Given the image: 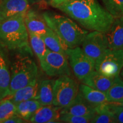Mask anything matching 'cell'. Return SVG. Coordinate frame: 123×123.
<instances>
[{
  "instance_id": "obj_1",
  "label": "cell",
  "mask_w": 123,
  "mask_h": 123,
  "mask_svg": "<svg viewBox=\"0 0 123 123\" xmlns=\"http://www.w3.org/2000/svg\"><path fill=\"white\" fill-rule=\"evenodd\" d=\"M88 30L107 33L115 17L97 0H75L55 7Z\"/></svg>"
},
{
  "instance_id": "obj_2",
  "label": "cell",
  "mask_w": 123,
  "mask_h": 123,
  "mask_svg": "<svg viewBox=\"0 0 123 123\" xmlns=\"http://www.w3.org/2000/svg\"><path fill=\"white\" fill-rule=\"evenodd\" d=\"M10 94L38 79V68L31 47L9 51Z\"/></svg>"
},
{
  "instance_id": "obj_3",
  "label": "cell",
  "mask_w": 123,
  "mask_h": 123,
  "mask_svg": "<svg viewBox=\"0 0 123 123\" xmlns=\"http://www.w3.org/2000/svg\"><path fill=\"white\" fill-rule=\"evenodd\" d=\"M42 16L48 27L58 35L67 49L80 46L88 33L67 17L51 12H44Z\"/></svg>"
},
{
  "instance_id": "obj_4",
  "label": "cell",
  "mask_w": 123,
  "mask_h": 123,
  "mask_svg": "<svg viewBox=\"0 0 123 123\" xmlns=\"http://www.w3.org/2000/svg\"><path fill=\"white\" fill-rule=\"evenodd\" d=\"M0 41L9 51L31 47L24 15H18L0 22Z\"/></svg>"
},
{
  "instance_id": "obj_5",
  "label": "cell",
  "mask_w": 123,
  "mask_h": 123,
  "mask_svg": "<svg viewBox=\"0 0 123 123\" xmlns=\"http://www.w3.org/2000/svg\"><path fill=\"white\" fill-rule=\"evenodd\" d=\"M79 87L70 75L60 76L54 84L53 105L61 109L70 105L79 93Z\"/></svg>"
},
{
  "instance_id": "obj_6",
  "label": "cell",
  "mask_w": 123,
  "mask_h": 123,
  "mask_svg": "<svg viewBox=\"0 0 123 123\" xmlns=\"http://www.w3.org/2000/svg\"><path fill=\"white\" fill-rule=\"evenodd\" d=\"M123 67V50L108 48L95 61V70L108 78L119 76Z\"/></svg>"
},
{
  "instance_id": "obj_7",
  "label": "cell",
  "mask_w": 123,
  "mask_h": 123,
  "mask_svg": "<svg viewBox=\"0 0 123 123\" xmlns=\"http://www.w3.org/2000/svg\"><path fill=\"white\" fill-rule=\"evenodd\" d=\"M66 53L70 67L79 80L95 70V61L86 55L80 46L67 49Z\"/></svg>"
},
{
  "instance_id": "obj_8",
  "label": "cell",
  "mask_w": 123,
  "mask_h": 123,
  "mask_svg": "<svg viewBox=\"0 0 123 123\" xmlns=\"http://www.w3.org/2000/svg\"><path fill=\"white\" fill-rule=\"evenodd\" d=\"M43 71L50 77L71 75V69L66 55L47 49L45 56L39 63Z\"/></svg>"
},
{
  "instance_id": "obj_9",
  "label": "cell",
  "mask_w": 123,
  "mask_h": 123,
  "mask_svg": "<svg viewBox=\"0 0 123 123\" xmlns=\"http://www.w3.org/2000/svg\"><path fill=\"white\" fill-rule=\"evenodd\" d=\"M82 50L89 57L96 61L108 49L105 33L93 31L88 33L81 44Z\"/></svg>"
},
{
  "instance_id": "obj_10",
  "label": "cell",
  "mask_w": 123,
  "mask_h": 123,
  "mask_svg": "<svg viewBox=\"0 0 123 123\" xmlns=\"http://www.w3.org/2000/svg\"><path fill=\"white\" fill-rule=\"evenodd\" d=\"M10 83L9 50L0 41V96L2 99L10 94Z\"/></svg>"
},
{
  "instance_id": "obj_11",
  "label": "cell",
  "mask_w": 123,
  "mask_h": 123,
  "mask_svg": "<svg viewBox=\"0 0 123 123\" xmlns=\"http://www.w3.org/2000/svg\"><path fill=\"white\" fill-rule=\"evenodd\" d=\"M29 9V0H2L0 3V22L18 15L25 16Z\"/></svg>"
},
{
  "instance_id": "obj_12",
  "label": "cell",
  "mask_w": 123,
  "mask_h": 123,
  "mask_svg": "<svg viewBox=\"0 0 123 123\" xmlns=\"http://www.w3.org/2000/svg\"><path fill=\"white\" fill-rule=\"evenodd\" d=\"M96 105L86 101L79 92L73 102L67 107L61 109L60 113L61 114L93 117L96 114Z\"/></svg>"
},
{
  "instance_id": "obj_13",
  "label": "cell",
  "mask_w": 123,
  "mask_h": 123,
  "mask_svg": "<svg viewBox=\"0 0 123 123\" xmlns=\"http://www.w3.org/2000/svg\"><path fill=\"white\" fill-rule=\"evenodd\" d=\"M24 21L28 33L42 36L47 33L49 27L47 25L42 15L35 10L29 9L24 16Z\"/></svg>"
},
{
  "instance_id": "obj_14",
  "label": "cell",
  "mask_w": 123,
  "mask_h": 123,
  "mask_svg": "<svg viewBox=\"0 0 123 123\" xmlns=\"http://www.w3.org/2000/svg\"><path fill=\"white\" fill-rule=\"evenodd\" d=\"M105 34L108 48L123 50V16L115 18L111 27Z\"/></svg>"
},
{
  "instance_id": "obj_15",
  "label": "cell",
  "mask_w": 123,
  "mask_h": 123,
  "mask_svg": "<svg viewBox=\"0 0 123 123\" xmlns=\"http://www.w3.org/2000/svg\"><path fill=\"white\" fill-rule=\"evenodd\" d=\"M61 108L54 105H42L37 111L29 122L33 123H60Z\"/></svg>"
},
{
  "instance_id": "obj_16",
  "label": "cell",
  "mask_w": 123,
  "mask_h": 123,
  "mask_svg": "<svg viewBox=\"0 0 123 123\" xmlns=\"http://www.w3.org/2000/svg\"><path fill=\"white\" fill-rule=\"evenodd\" d=\"M113 79L114 78H108L94 70L81 81L83 84L106 93L112 84Z\"/></svg>"
},
{
  "instance_id": "obj_17",
  "label": "cell",
  "mask_w": 123,
  "mask_h": 123,
  "mask_svg": "<svg viewBox=\"0 0 123 123\" xmlns=\"http://www.w3.org/2000/svg\"><path fill=\"white\" fill-rule=\"evenodd\" d=\"M39 85V81L37 79L29 85L15 91L12 94L7 96V98L15 104L28 100L37 99Z\"/></svg>"
},
{
  "instance_id": "obj_18",
  "label": "cell",
  "mask_w": 123,
  "mask_h": 123,
  "mask_svg": "<svg viewBox=\"0 0 123 123\" xmlns=\"http://www.w3.org/2000/svg\"><path fill=\"white\" fill-rule=\"evenodd\" d=\"M79 92L86 101L93 105H98L107 101L105 93L95 90L84 84L82 83L79 86Z\"/></svg>"
},
{
  "instance_id": "obj_19",
  "label": "cell",
  "mask_w": 123,
  "mask_h": 123,
  "mask_svg": "<svg viewBox=\"0 0 123 123\" xmlns=\"http://www.w3.org/2000/svg\"><path fill=\"white\" fill-rule=\"evenodd\" d=\"M37 99H31L16 104L17 113L25 120L29 121L35 112L42 107Z\"/></svg>"
},
{
  "instance_id": "obj_20",
  "label": "cell",
  "mask_w": 123,
  "mask_h": 123,
  "mask_svg": "<svg viewBox=\"0 0 123 123\" xmlns=\"http://www.w3.org/2000/svg\"><path fill=\"white\" fill-rule=\"evenodd\" d=\"M54 81L51 79H44L39 82L37 100L42 105H53Z\"/></svg>"
},
{
  "instance_id": "obj_21",
  "label": "cell",
  "mask_w": 123,
  "mask_h": 123,
  "mask_svg": "<svg viewBox=\"0 0 123 123\" xmlns=\"http://www.w3.org/2000/svg\"><path fill=\"white\" fill-rule=\"evenodd\" d=\"M47 49L56 53L66 55L67 48L63 45L61 40L51 29L49 28L45 34L41 36Z\"/></svg>"
},
{
  "instance_id": "obj_22",
  "label": "cell",
  "mask_w": 123,
  "mask_h": 123,
  "mask_svg": "<svg viewBox=\"0 0 123 123\" xmlns=\"http://www.w3.org/2000/svg\"><path fill=\"white\" fill-rule=\"evenodd\" d=\"M28 33L30 47L40 63L45 56L47 48L41 36L31 33Z\"/></svg>"
},
{
  "instance_id": "obj_23",
  "label": "cell",
  "mask_w": 123,
  "mask_h": 123,
  "mask_svg": "<svg viewBox=\"0 0 123 123\" xmlns=\"http://www.w3.org/2000/svg\"><path fill=\"white\" fill-rule=\"evenodd\" d=\"M105 94L108 102H118L123 99V81L119 76L114 78Z\"/></svg>"
},
{
  "instance_id": "obj_24",
  "label": "cell",
  "mask_w": 123,
  "mask_h": 123,
  "mask_svg": "<svg viewBox=\"0 0 123 123\" xmlns=\"http://www.w3.org/2000/svg\"><path fill=\"white\" fill-rule=\"evenodd\" d=\"M15 115H17L16 104L7 97L1 100L0 101V123H3Z\"/></svg>"
},
{
  "instance_id": "obj_25",
  "label": "cell",
  "mask_w": 123,
  "mask_h": 123,
  "mask_svg": "<svg viewBox=\"0 0 123 123\" xmlns=\"http://www.w3.org/2000/svg\"><path fill=\"white\" fill-rule=\"evenodd\" d=\"M104 6L115 18L123 16V0H100Z\"/></svg>"
},
{
  "instance_id": "obj_26",
  "label": "cell",
  "mask_w": 123,
  "mask_h": 123,
  "mask_svg": "<svg viewBox=\"0 0 123 123\" xmlns=\"http://www.w3.org/2000/svg\"><path fill=\"white\" fill-rule=\"evenodd\" d=\"M91 117L81 116L67 114H61L59 120L67 123H90Z\"/></svg>"
},
{
  "instance_id": "obj_27",
  "label": "cell",
  "mask_w": 123,
  "mask_h": 123,
  "mask_svg": "<svg viewBox=\"0 0 123 123\" xmlns=\"http://www.w3.org/2000/svg\"><path fill=\"white\" fill-rule=\"evenodd\" d=\"M109 110L113 115L115 123H123V108L107 101Z\"/></svg>"
},
{
  "instance_id": "obj_28",
  "label": "cell",
  "mask_w": 123,
  "mask_h": 123,
  "mask_svg": "<svg viewBox=\"0 0 123 123\" xmlns=\"http://www.w3.org/2000/svg\"><path fill=\"white\" fill-rule=\"evenodd\" d=\"M26 122V121L23 119L22 117L18 116V115H15L6 120L3 123H24Z\"/></svg>"
},
{
  "instance_id": "obj_29",
  "label": "cell",
  "mask_w": 123,
  "mask_h": 123,
  "mask_svg": "<svg viewBox=\"0 0 123 123\" xmlns=\"http://www.w3.org/2000/svg\"><path fill=\"white\" fill-rule=\"evenodd\" d=\"M75 1V0H49V3L52 6L55 7L56 6L58 5L62 4V3L68 2V1Z\"/></svg>"
},
{
  "instance_id": "obj_30",
  "label": "cell",
  "mask_w": 123,
  "mask_h": 123,
  "mask_svg": "<svg viewBox=\"0 0 123 123\" xmlns=\"http://www.w3.org/2000/svg\"><path fill=\"white\" fill-rule=\"evenodd\" d=\"M110 103H111V102H110ZM111 103L114 104V105L119 106V107L123 108V99L122 100L118 101V102H113V103Z\"/></svg>"
},
{
  "instance_id": "obj_31",
  "label": "cell",
  "mask_w": 123,
  "mask_h": 123,
  "mask_svg": "<svg viewBox=\"0 0 123 123\" xmlns=\"http://www.w3.org/2000/svg\"><path fill=\"white\" fill-rule=\"evenodd\" d=\"M31 1L34 3H40V4H41V3L43 2H46L47 0H31ZM48 1H49V0H48Z\"/></svg>"
},
{
  "instance_id": "obj_32",
  "label": "cell",
  "mask_w": 123,
  "mask_h": 123,
  "mask_svg": "<svg viewBox=\"0 0 123 123\" xmlns=\"http://www.w3.org/2000/svg\"><path fill=\"white\" fill-rule=\"evenodd\" d=\"M119 77H120V79H121V80L123 81V68L121 69Z\"/></svg>"
},
{
  "instance_id": "obj_33",
  "label": "cell",
  "mask_w": 123,
  "mask_h": 123,
  "mask_svg": "<svg viewBox=\"0 0 123 123\" xmlns=\"http://www.w3.org/2000/svg\"><path fill=\"white\" fill-rule=\"evenodd\" d=\"M1 100H2V99H1V96H0V101H1Z\"/></svg>"
}]
</instances>
